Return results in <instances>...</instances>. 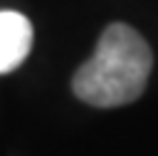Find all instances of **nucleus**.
Segmentation results:
<instances>
[{"label":"nucleus","mask_w":158,"mask_h":156,"mask_svg":"<svg viewBox=\"0 0 158 156\" xmlns=\"http://www.w3.org/2000/svg\"><path fill=\"white\" fill-rule=\"evenodd\" d=\"M32 47V25L17 10H0V74L17 69Z\"/></svg>","instance_id":"f03ea898"},{"label":"nucleus","mask_w":158,"mask_h":156,"mask_svg":"<svg viewBox=\"0 0 158 156\" xmlns=\"http://www.w3.org/2000/svg\"><path fill=\"white\" fill-rule=\"evenodd\" d=\"M153 54L143 35L126 22H111L94 54L72 77L74 94L99 109L123 106L138 99L148 84Z\"/></svg>","instance_id":"f257e3e1"}]
</instances>
